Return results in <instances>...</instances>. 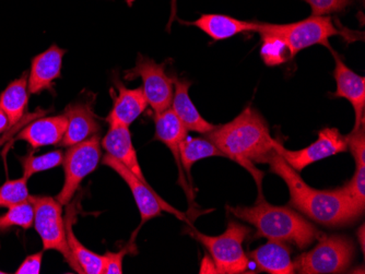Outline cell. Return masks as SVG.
Listing matches in <instances>:
<instances>
[{
    "mask_svg": "<svg viewBox=\"0 0 365 274\" xmlns=\"http://www.w3.org/2000/svg\"><path fill=\"white\" fill-rule=\"evenodd\" d=\"M206 136L225 157L253 175L260 191L264 173L255 169L254 163L267 162L278 141L272 138L269 127L259 112L248 106L232 122L215 126Z\"/></svg>",
    "mask_w": 365,
    "mask_h": 274,
    "instance_id": "1",
    "label": "cell"
},
{
    "mask_svg": "<svg viewBox=\"0 0 365 274\" xmlns=\"http://www.w3.org/2000/svg\"><path fill=\"white\" fill-rule=\"evenodd\" d=\"M266 163L270 165V171L284 179L288 186L290 206L297 209L311 220L335 228L351 224L362 214L356 210L341 188L317 190L309 187L297 171L279 154L277 146Z\"/></svg>",
    "mask_w": 365,
    "mask_h": 274,
    "instance_id": "2",
    "label": "cell"
},
{
    "mask_svg": "<svg viewBox=\"0 0 365 274\" xmlns=\"http://www.w3.org/2000/svg\"><path fill=\"white\" fill-rule=\"evenodd\" d=\"M227 210L240 220L245 221L256 228V237L282 241L307 248L319 232L312 223L289 206H272L259 196L253 206H227Z\"/></svg>",
    "mask_w": 365,
    "mask_h": 274,
    "instance_id": "3",
    "label": "cell"
},
{
    "mask_svg": "<svg viewBox=\"0 0 365 274\" xmlns=\"http://www.w3.org/2000/svg\"><path fill=\"white\" fill-rule=\"evenodd\" d=\"M29 200L34 208L33 224L42 239L43 249L58 251L71 269L77 273L83 274L68 246L63 206L57 201L56 198L48 196H30Z\"/></svg>",
    "mask_w": 365,
    "mask_h": 274,
    "instance_id": "4",
    "label": "cell"
},
{
    "mask_svg": "<svg viewBox=\"0 0 365 274\" xmlns=\"http://www.w3.org/2000/svg\"><path fill=\"white\" fill-rule=\"evenodd\" d=\"M256 32L269 34L281 38L294 57L301 51L313 45L321 44L329 47L331 36H338L339 31L328 16H312L302 21L288 24H272L258 21Z\"/></svg>",
    "mask_w": 365,
    "mask_h": 274,
    "instance_id": "5",
    "label": "cell"
},
{
    "mask_svg": "<svg viewBox=\"0 0 365 274\" xmlns=\"http://www.w3.org/2000/svg\"><path fill=\"white\" fill-rule=\"evenodd\" d=\"M251 234V228L245 225L230 221L227 231L220 236H208L195 232L198 239L212 257L217 273H244L250 260L243 249V243Z\"/></svg>",
    "mask_w": 365,
    "mask_h": 274,
    "instance_id": "6",
    "label": "cell"
},
{
    "mask_svg": "<svg viewBox=\"0 0 365 274\" xmlns=\"http://www.w3.org/2000/svg\"><path fill=\"white\" fill-rule=\"evenodd\" d=\"M354 255V244L351 239L331 235L322 237L317 246L299 255L293 263L297 273H340L351 265Z\"/></svg>",
    "mask_w": 365,
    "mask_h": 274,
    "instance_id": "7",
    "label": "cell"
},
{
    "mask_svg": "<svg viewBox=\"0 0 365 274\" xmlns=\"http://www.w3.org/2000/svg\"><path fill=\"white\" fill-rule=\"evenodd\" d=\"M101 139L96 135L88 140L69 147L63 157L65 183L56 200L61 206H68L77 192L80 184L96 171L101 161Z\"/></svg>",
    "mask_w": 365,
    "mask_h": 274,
    "instance_id": "8",
    "label": "cell"
},
{
    "mask_svg": "<svg viewBox=\"0 0 365 274\" xmlns=\"http://www.w3.org/2000/svg\"><path fill=\"white\" fill-rule=\"evenodd\" d=\"M165 67L167 61L158 63L153 59L139 54L135 68L125 73L126 80H134L136 78L143 80L141 89L145 93L148 105L151 106L155 114H160L171 107L173 100V77L168 75Z\"/></svg>",
    "mask_w": 365,
    "mask_h": 274,
    "instance_id": "9",
    "label": "cell"
},
{
    "mask_svg": "<svg viewBox=\"0 0 365 274\" xmlns=\"http://www.w3.org/2000/svg\"><path fill=\"white\" fill-rule=\"evenodd\" d=\"M103 164L108 165L113 171L116 172L128 185L131 194L134 196L137 206H138L143 223L147 222L148 220H151L155 216H159L162 211L170 212L180 218H184V216L176 209L161 199L157 192L151 188V186L143 183L139 177H137L133 172L129 171L122 163L118 162L115 157H110L106 153V157H103Z\"/></svg>",
    "mask_w": 365,
    "mask_h": 274,
    "instance_id": "10",
    "label": "cell"
},
{
    "mask_svg": "<svg viewBox=\"0 0 365 274\" xmlns=\"http://www.w3.org/2000/svg\"><path fill=\"white\" fill-rule=\"evenodd\" d=\"M348 144L346 137L342 136L336 128L323 129L319 132V139L302 150H286L280 143H277V151L279 154L297 172L302 171L309 165L319 162L326 157L344 152Z\"/></svg>",
    "mask_w": 365,
    "mask_h": 274,
    "instance_id": "11",
    "label": "cell"
},
{
    "mask_svg": "<svg viewBox=\"0 0 365 274\" xmlns=\"http://www.w3.org/2000/svg\"><path fill=\"white\" fill-rule=\"evenodd\" d=\"M331 51L336 61L334 78L337 83V90L333 94L334 98H342L348 100L354 106L356 112V125L354 130L364 125L365 112V79L356 75L354 70L346 66L335 51Z\"/></svg>",
    "mask_w": 365,
    "mask_h": 274,
    "instance_id": "12",
    "label": "cell"
},
{
    "mask_svg": "<svg viewBox=\"0 0 365 274\" xmlns=\"http://www.w3.org/2000/svg\"><path fill=\"white\" fill-rule=\"evenodd\" d=\"M65 54V50L54 44L32 59L29 73V92L31 94L54 92V81L61 77Z\"/></svg>",
    "mask_w": 365,
    "mask_h": 274,
    "instance_id": "13",
    "label": "cell"
},
{
    "mask_svg": "<svg viewBox=\"0 0 365 274\" xmlns=\"http://www.w3.org/2000/svg\"><path fill=\"white\" fill-rule=\"evenodd\" d=\"M114 83L118 89V94L115 95L113 89L110 90L113 107L106 122L110 125L129 127L148 107L147 99L141 88L128 89L120 83V79H115Z\"/></svg>",
    "mask_w": 365,
    "mask_h": 274,
    "instance_id": "14",
    "label": "cell"
},
{
    "mask_svg": "<svg viewBox=\"0 0 365 274\" xmlns=\"http://www.w3.org/2000/svg\"><path fill=\"white\" fill-rule=\"evenodd\" d=\"M63 115L68 120V127L63 140L59 143L61 147L69 148L75 146L82 141L96 136L101 130V126L96 120L90 104L81 103V102L69 104L66 107Z\"/></svg>",
    "mask_w": 365,
    "mask_h": 274,
    "instance_id": "15",
    "label": "cell"
},
{
    "mask_svg": "<svg viewBox=\"0 0 365 274\" xmlns=\"http://www.w3.org/2000/svg\"><path fill=\"white\" fill-rule=\"evenodd\" d=\"M101 147L108 154L115 157L118 162L122 163L129 171L139 177L143 183L149 185L139 164L136 149L131 140L129 127L122 126V125H110L108 134L102 139Z\"/></svg>",
    "mask_w": 365,
    "mask_h": 274,
    "instance_id": "16",
    "label": "cell"
},
{
    "mask_svg": "<svg viewBox=\"0 0 365 274\" xmlns=\"http://www.w3.org/2000/svg\"><path fill=\"white\" fill-rule=\"evenodd\" d=\"M67 127L68 120L63 114L38 118L21 129L16 135V140L26 141L34 150L41 147L56 146L63 140Z\"/></svg>",
    "mask_w": 365,
    "mask_h": 274,
    "instance_id": "17",
    "label": "cell"
},
{
    "mask_svg": "<svg viewBox=\"0 0 365 274\" xmlns=\"http://www.w3.org/2000/svg\"><path fill=\"white\" fill-rule=\"evenodd\" d=\"M173 83L175 87L173 100H172L171 108L178 120L185 126L188 132H198V134H208L215 125L207 122L197 110L196 106L190 100L188 90L192 87V81L173 75Z\"/></svg>",
    "mask_w": 365,
    "mask_h": 274,
    "instance_id": "18",
    "label": "cell"
},
{
    "mask_svg": "<svg viewBox=\"0 0 365 274\" xmlns=\"http://www.w3.org/2000/svg\"><path fill=\"white\" fill-rule=\"evenodd\" d=\"M155 138L161 141L171 150L172 154L175 159L176 164H178V172H180V181L182 183V188L190 194L188 185H186L187 183L185 181V176H184L180 157V144L187 137L188 130L178 120V116L171 107L160 112V114H155Z\"/></svg>",
    "mask_w": 365,
    "mask_h": 274,
    "instance_id": "19",
    "label": "cell"
},
{
    "mask_svg": "<svg viewBox=\"0 0 365 274\" xmlns=\"http://www.w3.org/2000/svg\"><path fill=\"white\" fill-rule=\"evenodd\" d=\"M204 31L213 41H223L244 32H256L258 21H244L225 14H202L192 22H182Z\"/></svg>",
    "mask_w": 365,
    "mask_h": 274,
    "instance_id": "20",
    "label": "cell"
},
{
    "mask_svg": "<svg viewBox=\"0 0 365 274\" xmlns=\"http://www.w3.org/2000/svg\"><path fill=\"white\" fill-rule=\"evenodd\" d=\"M251 257L262 271L272 274L295 273L290 248L282 241H269L252 251Z\"/></svg>",
    "mask_w": 365,
    "mask_h": 274,
    "instance_id": "21",
    "label": "cell"
},
{
    "mask_svg": "<svg viewBox=\"0 0 365 274\" xmlns=\"http://www.w3.org/2000/svg\"><path fill=\"white\" fill-rule=\"evenodd\" d=\"M29 73L14 80L0 94V108L7 114L11 127L24 117L29 103Z\"/></svg>",
    "mask_w": 365,
    "mask_h": 274,
    "instance_id": "22",
    "label": "cell"
},
{
    "mask_svg": "<svg viewBox=\"0 0 365 274\" xmlns=\"http://www.w3.org/2000/svg\"><path fill=\"white\" fill-rule=\"evenodd\" d=\"M76 218L75 204L69 206L66 214V231H67V241L68 246L73 253L76 260L81 267L82 271L86 274H103L104 269V255H98L93 251L86 248L80 243L79 239L76 237L73 233V225Z\"/></svg>",
    "mask_w": 365,
    "mask_h": 274,
    "instance_id": "23",
    "label": "cell"
},
{
    "mask_svg": "<svg viewBox=\"0 0 365 274\" xmlns=\"http://www.w3.org/2000/svg\"><path fill=\"white\" fill-rule=\"evenodd\" d=\"M211 157H225V155L208 139L188 138V137H186L180 142V163H182V171L186 172V176H187L190 186H192V174H190L192 165L200 159Z\"/></svg>",
    "mask_w": 365,
    "mask_h": 274,
    "instance_id": "24",
    "label": "cell"
},
{
    "mask_svg": "<svg viewBox=\"0 0 365 274\" xmlns=\"http://www.w3.org/2000/svg\"><path fill=\"white\" fill-rule=\"evenodd\" d=\"M34 223V208L30 200L8 208V211L0 216V231H7L14 226L29 230Z\"/></svg>",
    "mask_w": 365,
    "mask_h": 274,
    "instance_id": "25",
    "label": "cell"
},
{
    "mask_svg": "<svg viewBox=\"0 0 365 274\" xmlns=\"http://www.w3.org/2000/svg\"><path fill=\"white\" fill-rule=\"evenodd\" d=\"M63 157H65V154H63V151L56 150L46 153V154L40 155V157L26 155V157H19L22 169H24V179H29L34 174L48 171V169L59 167V165L63 164Z\"/></svg>",
    "mask_w": 365,
    "mask_h": 274,
    "instance_id": "26",
    "label": "cell"
},
{
    "mask_svg": "<svg viewBox=\"0 0 365 274\" xmlns=\"http://www.w3.org/2000/svg\"><path fill=\"white\" fill-rule=\"evenodd\" d=\"M262 41L260 56L267 66H279L292 58L289 47L281 38L269 34H262Z\"/></svg>",
    "mask_w": 365,
    "mask_h": 274,
    "instance_id": "27",
    "label": "cell"
},
{
    "mask_svg": "<svg viewBox=\"0 0 365 274\" xmlns=\"http://www.w3.org/2000/svg\"><path fill=\"white\" fill-rule=\"evenodd\" d=\"M29 179H14L7 181L0 187V206L10 208L16 204L26 201L30 197V192L28 189Z\"/></svg>",
    "mask_w": 365,
    "mask_h": 274,
    "instance_id": "28",
    "label": "cell"
},
{
    "mask_svg": "<svg viewBox=\"0 0 365 274\" xmlns=\"http://www.w3.org/2000/svg\"><path fill=\"white\" fill-rule=\"evenodd\" d=\"M341 190L351 200L356 210L363 214L365 208V167H356L354 177L341 187Z\"/></svg>",
    "mask_w": 365,
    "mask_h": 274,
    "instance_id": "29",
    "label": "cell"
},
{
    "mask_svg": "<svg viewBox=\"0 0 365 274\" xmlns=\"http://www.w3.org/2000/svg\"><path fill=\"white\" fill-rule=\"evenodd\" d=\"M311 6L312 16H327L344 12L354 4V0H304Z\"/></svg>",
    "mask_w": 365,
    "mask_h": 274,
    "instance_id": "30",
    "label": "cell"
},
{
    "mask_svg": "<svg viewBox=\"0 0 365 274\" xmlns=\"http://www.w3.org/2000/svg\"><path fill=\"white\" fill-rule=\"evenodd\" d=\"M346 144L349 146L350 151L356 159V167L363 165L365 167V134L364 125L352 130L349 136L346 137Z\"/></svg>",
    "mask_w": 365,
    "mask_h": 274,
    "instance_id": "31",
    "label": "cell"
},
{
    "mask_svg": "<svg viewBox=\"0 0 365 274\" xmlns=\"http://www.w3.org/2000/svg\"><path fill=\"white\" fill-rule=\"evenodd\" d=\"M127 249L118 253H106L104 255L103 274H122L123 259L126 255Z\"/></svg>",
    "mask_w": 365,
    "mask_h": 274,
    "instance_id": "32",
    "label": "cell"
},
{
    "mask_svg": "<svg viewBox=\"0 0 365 274\" xmlns=\"http://www.w3.org/2000/svg\"><path fill=\"white\" fill-rule=\"evenodd\" d=\"M43 253H33L24 259L18 269L16 270V274H38L41 271V265H42Z\"/></svg>",
    "mask_w": 365,
    "mask_h": 274,
    "instance_id": "33",
    "label": "cell"
},
{
    "mask_svg": "<svg viewBox=\"0 0 365 274\" xmlns=\"http://www.w3.org/2000/svg\"><path fill=\"white\" fill-rule=\"evenodd\" d=\"M10 127H11V124H10L9 117H8L7 114L0 108V134L5 132Z\"/></svg>",
    "mask_w": 365,
    "mask_h": 274,
    "instance_id": "34",
    "label": "cell"
},
{
    "mask_svg": "<svg viewBox=\"0 0 365 274\" xmlns=\"http://www.w3.org/2000/svg\"><path fill=\"white\" fill-rule=\"evenodd\" d=\"M176 3H178V0H172L171 16H170V21L169 24H168V30H170V28H171V24L173 23V21L176 18Z\"/></svg>",
    "mask_w": 365,
    "mask_h": 274,
    "instance_id": "35",
    "label": "cell"
},
{
    "mask_svg": "<svg viewBox=\"0 0 365 274\" xmlns=\"http://www.w3.org/2000/svg\"><path fill=\"white\" fill-rule=\"evenodd\" d=\"M360 232V236H359V233L358 236L360 237L361 247H362V251H364V225H362V226H361Z\"/></svg>",
    "mask_w": 365,
    "mask_h": 274,
    "instance_id": "36",
    "label": "cell"
},
{
    "mask_svg": "<svg viewBox=\"0 0 365 274\" xmlns=\"http://www.w3.org/2000/svg\"><path fill=\"white\" fill-rule=\"evenodd\" d=\"M135 1H136V0H126L127 5H128L129 7L134 5Z\"/></svg>",
    "mask_w": 365,
    "mask_h": 274,
    "instance_id": "37",
    "label": "cell"
},
{
    "mask_svg": "<svg viewBox=\"0 0 365 274\" xmlns=\"http://www.w3.org/2000/svg\"><path fill=\"white\" fill-rule=\"evenodd\" d=\"M6 272H4V271H1V270H0V274H5Z\"/></svg>",
    "mask_w": 365,
    "mask_h": 274,
    "instance_id": "38",
    "label": "cell"
},
{
    "mask_svg": "<svg viewBox=\"0 0 365 274\" xmlns=\"http://www.w3.org/2000/svg\"><path fill=\"white\" fill-rule=\"evenodd\" d=\"M0 144H1V140H0Z\"/></svg>",
    "mask_w": 365,
    "mask_h": 274,
    "instance_id": "39",
    "label": "cell"
}]
</instances>
